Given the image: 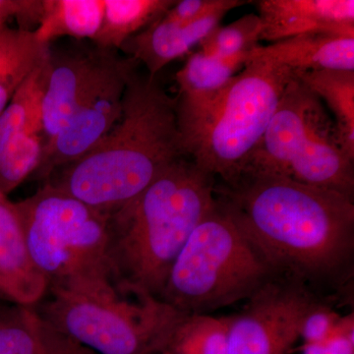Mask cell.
I'll use <instances>...</instances> for the list:
<instances>
[{
    "instance_id": "obj_16",
    "label": "cell",
    "mask_w": 354,
    "mask_h": 354,
    "mask_svg": "<svg viewBox=\"0 0 354 354\" xmlns=\"http://www.w3.org/2000/svg\"><path fill=\"white\" fill-rule=\"evenodd\" d=\"M46 288L30 255L15 202L6 198L0 201V290L11 301L34 306Z\"/></svg>"
},
{
    "instance_id": "obj_24",
    "label": "cell",
    "mask_w": 354,
    "mask_h": 354,
    "mask_svg": "<svg viewBox=\"0 0 354 354\" xmlns=\"http://www.w3.org/2000/svg\"><path fill=\"white\" fill-rule=\"evenodd\" d=\"M261 20L256 14H246L227 26H218L200 44L207 55L230 58L251 55L260 46Z\"/></svg>"
},
{
    "instance_id": "obj_29",
    "label": "cell",
    "mask_w": 354,
    "mask_h": 354,
    "mask_svg": "<svg viewBox=\"0 0 354 354\" xmlns=\"http://www.w3.org/2000/svg\"><path fill=\"white\" fill-rule=\"evenodd\" d=\"M0 298H3V299H7V298L6 297H4L3 293L1 292V290H0Z\"/></svg>"
},
{
    "instance_id": "obj_3",
    "label": "cell",
    "mask_w": 354,
    "mask_h": 354,
    "mask_svg": "<svg viewBox=\"0 0 354 354\" xmlns=\"http://www.w3.org/2000/svg\"><path fill=\"white\" fill-rule=\"evenodd\" d=\"M215 177L181 158L109 213L106 256L121 295L158 299L177 256L215 205Z\"/></svg>"
},
{
    "instance_id": "obj_11",
    "label": "cell",
    "mask_w": 354,
    "mask_h": 354,
    "mask_svg": "<svg viewBox=\"0 0 354 354\" xmlns=\"http://www.w3.org/2000/svg\"><path fill=\"white\" fill-rule=\"evenodd\" d=\"M48 58L50 53L21 84L0 114V191L6 197L34 174L43 158L41 102Z\"/></svg>"
},
{
    "instance_id": "obj_26",
    "label": "cell",
    "mask_w": 354,
    "mask_h": 354,
    "mask_svg": "<svg viewBox=\"0 0 354 354\" xmlns=\"http://www.w3.org/2000/svg\"><path fill=\"white\" fill-rule=\"evenodd\" d=\"M220 3V0H181L174 1L164 17L169 20L190 21L201 17Z\"/></svg>"
},
{
    "instance_id": "obj_30",
    "label": "cell",
    "mask_w": 354,
    "mask_h": 354,
    "mask_svg": "<svg viewBox=\"0 0 354 354\" xmlns=\"http://www.w3.org/2000/svg\"><path fill=\"white\" fill-rule=\"evenodd\" d=\"M158 354H171L169 353H167V351H165V353H158Z\"/></svg>"
},
{
    "instance_id": "obj_8",
    "label": "cell",
    "mask_w": 354,
    "mask_h": 354,
    "mask_svg": "<svg viewBox=\"0 0 354 354\" xmlns=\"http://www.w3.org/2000/svg\"><path fill=\"white\" fill-rule=\"evenodd\" d=\"M34 308L53 329L95 354L165 353L186 315L157 298L62 290H46Z\"/></svg>"
},
{
    "instance_id": "obj_10",
    "label": "cell",
    "mask_w": 354,
    "mask_h": 354,
    "mask_svg": "<svg viewBox=\"0 0 354 354\" xmlns=\"http://www.w3.org/2000/svg\"><path fill=\"white\" fill-rule=\"evenodd\" d=\"M125 58L118 50H104L95 44L64 50H53L50 44L48 81L41 102L44 149Z\"/></svg>"
},
{
    "instance_id": "obj_15",
    "label": "cell",
    "mask_w": 354,
    "mask_h": 354,
    "mask_svg": "<svg viewBox=\"0 0 354 354\" xmlns=\"http://www.w3.org/2000/svg\"><path fill=\"white\" fill-rule=\"evenodd\" d=\"M251 55L220 58L200 50L190 53L176 75L179 88L177 120L183 144L204 120L230 79L243 69Z\"/></svg>"
},
{
    "instance_id": "obj_1",
    "label": "cell",
    "mask_w": 354,
    "mask_h": 354,
    "mask_svg": "<svg viewBox=\"0 0 354 354\" xmlns=\"http://www.w3.org/2000/svg\"><path fill=\"white\" fill-rule=\"evenodd\" d=\"M215 196L278 274L333 300L353 283V197L257 172L216 183Z\"/></svg>"
},
{
    "instance_id": "obj_21",
    "label": "cell",
    "mask_w": 354,
    "mask_h": 354,
    "mask_svg": "<svg viewBox=\"0 0 354 354\" xmlns=\"http://www.w3.org/2000/svg\"><path fill=\"white\" fill-rule=\"evenodd\" d=\"M104 18L94 41L97 48L120 50L123 44L160 19L174 0H104Z\"/></svg>"
},
{
    "instance_id": "obj_9",
    "label": "cell",
    "mask_w": 354,
    "mask_h": 354,
    "mask_svg": "<svg viewBox=\"0 0 354 354\" xmlns=\"http://www.w3.org/2000/svg\"><path fill=\"white\" fill-rule=\"evenodd\" d=\"M330 298L285 274L256 291L230 316L227 354H291L305 316Z\"/></svg>"
},
{
    "instance_id": "obj_25",
    "label": "cell",
    "mask_w": 354,
    "mask_h": 354,
    "mask_svg": "<svg viewBox=\"0 0 354 354\" xmlns=\"http://www.w3.org/2000/svg\"><path fill=\"white\" fill-rule=\"evenodd\" d=\"M335 304L332 300L324 301L305 316L300 329L304 344H323L332 335L342 318L334 309Z\"/></svg>"
},
{
    "instance_id": "obj_20",
    "label": "cell",
    "mask_w": 354,
    "mask_h": 354,
    "mask_svg": "<svg viewBox=\"0 0 354 354\" xmlns=\"http://www.w3.org/2000/svg\"><path fill=\"white\" fill-rule=\"evenodd\" d=\"M292 73L321 101L327 102L334 113L342 145L349 157L354 158V71L320 70Z\"/></svg>"
},
{
    "instance_id": "obj_17",
    "label": "cell",
    "mask_w": 354,
    "mask_h": 354,
    "mask_svg": "<svg viewBox=\"0 0 354 354\" xmlns=\"http://www.w3.org/2000/svg\"><path fill=\"white\" fill-rule=\"evenodd\" d=\"M272 60L291 72L354 71V38L307 34L262 46L252 55Z\"/></svg>"
},
{
    "instance_id": "obj_7",
    "label": "cell",
    "mask_w": 354,
    "mask_h": 354,
    "mask_svg": "<svg viewBox=\"0 0 354 354\" xmlns=\"http://www.w3.org/2000/svg\"><path fill=\"white\" fill-rule=\"evenodd\" d=\"M292 76L290 69L251 55L184 140L187 157L221 183L234 181L259 145Z\"/></svg>"
},
{
    "instance_id": "obj_14",
    "label": "cell",
    "mask_w": 354,
    "mask_h": 354,
    "mask_svg": "<svg viewBox=\"0 0 354 354\" xmlns=\"http://www.w3.org/2000/svg\"><path fill=\"white\" fill-rule=\"evenodd\" d=\"M260 41L300 35L329 34L354 38L353 0H261Z\"/></svg>"
},
{
    "instance_id": "obj_23",
    "label": "cell",
    "mask_w": 354,
    "mask_h": 354,
    "mask_svg": "<svg viewBox=\"0 0 354 354\" xmlns=\"http://www.w3.org/2000/svg\"><path fill=\"white\" fill-rule=\"evenodd\" d=\"M230 317L186 314L167 351L171 354H227Z\"/></svg>"
},
{
    "instance_id": "obj_12",
    "label": "cell",
    "mask_w": 354,
    "mask_h": 354,
    "mask_svg": "<svg viewBox=\"0 0 354 354\" xmlns=\"http://www.w3.org/2000/svg\"><path fill=\"white\" fill-rule=\"evenodd\" d=\"M138 62L127 57L120 68L88 97L50 145L32 177L46 183L58 169L73 164L99 143L120 118L125 87Z\"/></svg>"
},
{
    "instance_id": "obj_22",
    "label": "cell",
    "mask_w": 354,
    "mask_h": 354,
    "mask_svg": "<svg viewBox=\"0 0 354 354\" xmlns=\"http://www.w3.org/2000/svg\"><path fill=\"white\" fill-rule=\"evenodd\" d=\"M0 354H48L46 323L34 306L0 298Z\"/></svg>"
},
{
    "instance_id": "obj_28",
    "label": "cell",
    "mask_w": 354,
    "mask_h": 354,
    "mask_svg": "<svg viewBox=\"0 0 354 354\" xmlns=\"http://www.w3.org/2000/svg\"><path fill=\"white\" fill-rule=\"evenodd\" d=\"M6 196H4L3 194H2L1 191H0V201H2V200L6 199Z\"/></svg>"
},
{
    "instance_id": "obj_27",
    "label": "cell",
    "mask_w": 354,
    "mask_h": 354,
    "mask_svg": "<svg viewBox=\"0 0 354 354\" xmlns=\"http://www.w3.org/2000/svg\"><path fill=\"white\" fill-rule=\"evenodd\" d=\"M48 354H95L55 330L48 341Z\"/></svg>"
},
{
    "instance_id": "obj_2",
    "label": "cell",
    "mask_w": 354,
    "mask_h": 354,
    "mask_svg": "<svg viewBox=\"0 0 354 354\" xmlns=\"http://www.w3.org/2000/svg\"><path fill=\"white\" fill-rule=\"evenodd\" d=\"M176 106L157 76L139 73L137 67L113 128L90 152L44 183L104 213L121 208L172 162L187 157Z\"/></svg>"
},
{
    "instance_id": "obj_19",
    "label": "cell",
    "mask_w": 354,
    "mask_h": 354,
    "mask_svg": "<svg viewBox=\"0 0 354 354\" xmlns=\"http://www.w3.org/2000/svg\"><path fill=\"white\" fill-rule=\"evenodd\" d=\"M50 50V44L41 43L34 32L8 26L0 30V114Z\"/></svg>"
},
{
    "instance_id": "obj_18",
    "label": "cell",
    "mask_w": 354,
    "mask_h": 354,
    "mask_svg": "<svg viewBox=\"0 0 354 354\" xmlns=\"http://www.w3.org/2000/svg\"><path fill=\"white\" fill-rule=\"evenodd\" d=\"M104 0H43L41 19L34 30L41 43L62 37L94 41L104 18Z\"/></svg>"
},
{
    "instance_id": "obj_5",
    "label": "cell",
    "mask_w": 354,
    "mask_h": 354,
    "mask_svg": "<svg viewBox=\"0 0 354 354\" xmlns=\"http://www.w3.org/2000/svg\"><path fill=\"white\" fill-rule=\"evenodd\" d=\"M15 205L46 290L118 292L106 256L109 213L46 183Z\"/></svg>"
},
{
    "instance_id": "obj_4",
    "label": "cell",
    "mask_w": 354,
    "mask_h": 354,
    "mask_svg": "<svg viewBox=\"0 0 354 354\" xmlns=\"http://www.w3.org/2000/svg\"><path fill=\"white\" fill-rule=\"evenodd\" d=\"M216 200L172 264L158 300L183 314H209L247 300L278 276Z\"/></svg>"
},
{
    "instance_id": "obj_13",
    "label": "cell",
    "mask_w": 354,
    "mask_h": 354,
    "mask_svg": "<svg viewBox=\"0 0 354 354\" xmlns=\"http://www.w3.org/2000/svg\"><path fill=\"white\" fill-rule=\"evenodd\" d=\"M251 3L242 0H220L215 8L197 19L169 20L164 16L128 39L120 50L144 64L150 76H157L167 64L188 55L204 41L232 9Z\"/></svg>"
},
{
    "instance_id": "obj_6",
    "label": "cell",
    "mask_w": 354,
    "mask_h": 354,
    "mask_svg": "<svg viewBox=\"0 0 354 354\" xmlns=\"http://www.w3.org/2000/svg\"><path fill=\"white\" fill-rule=\"evenodd\" d=\"M353 160L323 102L293 75L241 174L285 176L353 197Z\"/></svg>"
}]
</instances>
